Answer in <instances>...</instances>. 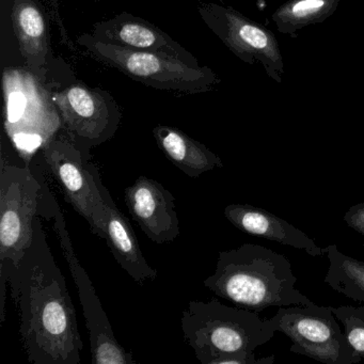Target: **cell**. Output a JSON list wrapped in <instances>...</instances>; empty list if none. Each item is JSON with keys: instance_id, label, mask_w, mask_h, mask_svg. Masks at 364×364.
I'll list each match as a JSON object with an SVG mask.
<instances>
[{"instance_id": "obj_7", "label": "cell", "mask_w": 364, "mask_h": 364, "mask_svg": "<svg viewBox=\"0 0 364 364\" xmlns=\"http://www.w3.org/2000/svg\"><path fill=\"white\" fill-rule=\"evenodd\" d=\"M39 214L54 220V230L58 235L63 255L69 264L70 272L77 287L90 338L91 363H136L133 355L121 346L114 336L112 323L97 297L95 287L76 257L61 208L46 184L42 193Z\"/></svg>"}, {"instance_id": "obj_15", "label": "cell", "mask_w": 364, "mask_h": 364, "mask_svg": "<svg viewBox=\"0 0 364 364\" xmlns=\"http://www.w3.org/2000/svg\"><path fill=\"white\" fill-rule=\"evenodd\" d=\"M10 16L27 68L43 82L52 57L43 10L37 0H12Z\"/></svg>"}, {"instance_id": "obj_14", "label": "cell", "mask_w": 364, "mask_h": 364, "mask_svg": "<svg viewBox=\"0 0 364 364\" xmlns=\"http://www.w3.org/2000/svg\"><path fill=\"white\" fill-rule=\"evenodd\" d=\"M223 214L234 227L244 233L306 251L312 257L326 255V248L317 246L306 233L264 208L234 203L228 205Z\"/></svg>"}, {"instance_id": "obj_21", "label": "cell", "mask_w": 364, "mask_h": 364, "mask_svg": "<svg viewBox=\"0 0 364 364\" xmlns=\"http://www.w3.org/2000/svg\"><path fill=\"white\" fill-rule=\"evenodd\" d=\"M344 221L349 228L364 236V202L351 206L344 215Z\"/></svg>"}, {"instance_id": "obj_1", "label": "cell", "mask_w": 364, "mask_h": 364, "mask_svg": "<svg viewBox=\"0 0 364 364\" xmlns=\"http://www.w3.org/2000/svg\"><path fill=\"white\" fill-rule=\"evenodd\" d=\"M9 283L20 310V334L29 361L80 363L84 343L75 306L39 216L33 245Z\"/></svg>"}, {"instance_id": "obj_17", "label": "cell", "mask_w": 364, "mask_h": 364, "mask_svg": "<svg viewBox=\"0 0 364 364\" xmlns=\"http://www.w3.org/2000/svg\"><path fill=\"white\" fill-rule=\"evenodd\" d=\"M338 5L340 0H289L274 12L272 20L279 33L295 38L300 29L333 16Z\"/></svg>"}, {"instance_id": "obj_8", "label": "cell", "mask_w": 364, "mask_h": 364, "mask_svg": "<svg viewBox=\"0 0 364 364\" xmlns=\"http://www.w3.org/2000/svg\"><path fill=\"white\" fill-rule=\"evenodd\" d=\"M52 102L63 129L87 154L112 139L120 127V106L110 93L97 87L76 82L53 93Z\"/></svg>"}, {"instance_id": "obj_5", "label": "cell", "mask_w": 364, "mask_h": 364, "mask_svg": "<svg viewBox=\"0 0 364 364\" xmlns=\"http://www.w3.org/2000/svg\"><path fill=\"white\" fill-rule=\"evenodd\" d=\"M77 44L99 63L157 90L198 95L214 90L221 82L210 68L195 67L167 55L105 43L95 39L91 33L80 36Z\"/></svg>"}, {"instance_id": "obj_10", "label": "cell", "mask_w": 364, "mask_h": 364, "mask_svg": "<svg viewBox=\"0 0 364 364\" xmlns=\"http://www.w3.org/2000/svg\"><path fill=\"white\" fill-rule=\"evenodd\" d=\"M42 154L68 203L95 231L104 210V184L99 170L89 161L90 155L65 137H55L42 149Z\"/></svg>"}, {"instance_id": "obj_11", "label": "cell", "mask_w": 364, "mask_h": 364, "mask_svg": "<svg viewBox=\"0 0 364 364\" xmlns=\"http://www.w3.org/2000/svg\"><path fill=\"white\" fill-rule=\"evenodd\" d=\"M124 201L132 218L155 244H168L180 236L176 198L159 181L140 176L125 188Z\"/></svg>"}, {"instance_id": "obj_16", "label": "cell", "mask_w": 364, "mask_h": 364, "mask_svg": "<svg viewBox=\"0 0 364 364\" xmlns=\"http://www.w3.org/2000/svg\"><path fill=\"white\" fill-rule=\"evenodd\" d=\"M153 136L163 154L189 178H197L223 167L220 157L181 129L157 125L153 129Z\"/></svg>"}, {"instance_id": "obj_13", "label": "cell", "mask_w": 364, "mask_h": 364, "mask_svg": "<svg viewBox=\"0 0 364 364\" xmlns=\"http://www.w3.org/2000/svg\"><path fill=\"white\" fill-rule=\"evenodd\" d=\"M102 193L104 210L93 233L105 240L117 263L136 282L154 281L157 278V270L148 263L142 255L137 236L129 219L117 208L105 186L102 188Z\"/></svg>"}, {"instance_id": "obj_19", "label": "cell", "mask_w": 364, "mask_h": 364, "mask_svg": "<svg viewBox=\"0 0 364 364\" xmlns=\"http://www.w3.org/2000/svg\"><path fill=\"white\" fill-rule=\"evenodd\" d=\"M338 321L344 325L349 344L364 359V302L360 306H331Z\"/></svg>"}, {"instance_id": "obj_6", "label": "cell", "mask_w": 364, "mask_h": 364, "mask_svg": "<svg viewBox=\"0 0 364 364\" xmlns=\"http://www.w3.org/2000/svg\"><path fill=\"white\" fill-rule=\"evenodd\" d=\"M277 332L291 341L289 350L326 364H357L353 350L331 308L318 304L281 306L270 318Z\"/></svg>"}, {"instance_id": "obj_2", "label": "cell", "mask_w": 364, "mask_h": 364, "mask_svg": "<svg viewBox=\"0 0 364 364\" xmlns=\"http://www.w3.org/2000/svg\"><path fill=\"white\" fill-rule=\"evenodd\" d=\"M296 282L287 257L248 242L220 251L214 274L203 284L214 295L236 306L259 313L269 306L312 304L296 287Z\"/></svg>"}, {"instance_id": "obj_12", "label": "cell", "mask_w": 364, "mask_h": 364, "mask_svg": "<svg viewBox=\"0 0 364 364\" xmlns=\"http://www.w3.org/2000/svg\"><path fill=\"white\" fill-rule=\"evenodd\" d=\"M91 36L105 43L116 44L142 52L167 55L188 65L201 67L199 60L173 40L171 36L164 33L144 18L125 12L97 23L93 26Z\"/></svg>"}, {"instance_id": "obj_20", "label": "cell", "mask_w": 364, "mask_h": 364, "mask_svg": "<svg viewBox=\"0 0 364 364\" xmlns=\"http://www.w3.org/2000/svg\"><path fill=\"white\" fill-rule=\"evenodd\" d=\"M6 89V131L11 132L24 118L28 108L29 100L21 89Z\"/></svg>"}, {"instance_id": "obj_3", "label": "cell", "mask_w": 364, "mask_h": 364, "mask_svg": "<svg viewBox=\"0 0 364 364\" xmlns=\"http://www.w3.org/2000/svg\"><path fill=\"white\" fill-rule=\"evenodd\" d=\"M181 327L185 342L202 364H272L274 355L255 359V350L274 338L270 319L212 298L191 301L183 311Z\"/></svg>"}, {"instance_id": "obj_4", "label": "cell", "mask_w": 364, "mask_h": 364, "mask_svg": "<svg viewBox=\"0 0 364 364\" xmlns=\"http://www.w3.org/2000/svg\"><path fill=\"white\" fill-rule=\"evenodd\" d=\"M44 182L28 164H0V323L5 321L6 285L20 268L35 237Z\"/></svg>"}, {"instance_id": "obj_9", "label": "cell", "mask_w": 364, "mask_h": 364, "mask_svg": "<svg viewBox=\"0 0 364 364\" xmlns=\"http://www.w3.org/2000/svg\"><path fill=\"white\" fill-rule=\"evenodd\" d=\"M197 12L206 26L240 60L249 65L259 63L274 82H282L284 63L272 31L234 8L218 4L199 3Z\"/></svg>"}, {"instance_id": "obj_18", "label": "cell", "mask_w": 364, "mask_h": 364, "mask_svg": "<svg viewBox=\"0 0 364 364\" xmlns=\"http://www.w3.org/2000/svg\"><path fill=\"white\" fill-rule=\"evenodd\" d=\"M329 261L323 282L355 301L364 302V262L348 257L336 245L326 247Z\"/></svg>"}]
</instances>
